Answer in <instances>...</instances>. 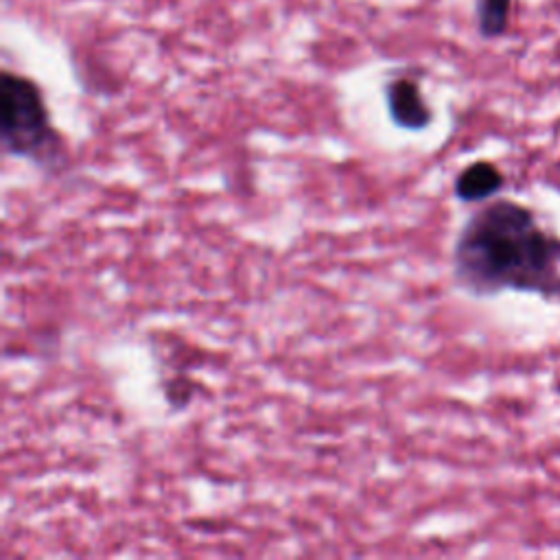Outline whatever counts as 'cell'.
Wrapping results in <instances>:
<instances>
[{"mask_svg":"<svg viewBox=\"0 0 560 560\" xmlns=\"http://www.w3.org/2000/svg\"><path fill=\"white\" fill-rule=\"evenodd\" d=\"M0 142L7 155L48 168L63 155L61 136L50 122L39 85L11 70L0 77Z\"/></svg>","mask_w":560,"mask_h":560,"instance_id":"obj_2","label":"cell"},{"mask_svg":"<svg viewBox=\"0 0 560 560\" xmlns=\"http://www.w3.org/2000/svg\"><path fill=\"white\" fill-rule=\"evenodd\" d=\"M453 278L475 298L518 291L560 300V238L527 206L490 199L457 232Z\"/></svg>","mask_w":560,"mask_h":560,"instance_id":"obj_1","label":"cell"},{"mask_svg":"<svg viewBox=\"0 0 560 560\" xmlns=\"http://www.w3.org/2000/svg\"><path fill=\"white\" fill-rule=\"evenodd\" d=\"M503 186L505 177L494 162L475 160L457 173L453 182V192L464 203H481L492 199Z\"/></svg>","mask_w":560,"mask_h":560,"instance_id":"obj_4","label":"cell"},{"mask_svg":"<svg viewBox=\"0 0 560 560\" xmlns=\"http://www.w3.org/2000/svg\"><path fill=\"white\" fill-rule=\"evenodd\" d=\"M514 0H477V26L483 37H499L505 33Z\"/></svg>","mask_w":560,"mask_h":560,"instance_id":"obj_5","label":"cell"},{"mask_svg":"<svg viewBox=\"0 0 560 560\" xmlns=\"http://www.w3.org/2000/svg\"><path fill=\"white\" fill-rule=\"evenodd\" d=\"M164 396L173 407H186L192 398V383L186 378H173L164 385Z\"/></svg>","mask_w":560,"mask_h":560,"instance_id":"obj_6","label":"cell"},{"mask_svg":"<svg viewBox=\"0 0 560 560\" xmlns=\"http://www.w3.org/2000/svg\"><path fill=\"white\" fill-rule=\"evenodd\" d=\"M385 101L387 114L396 127H402L407 131H420L427 129L433 120V112L424 101L418 83L407 77H398L387 83Z\"/></svg>","mask_w":560,"mask_h":560,"instance_id":"obj_3","label":"cell"}]
</instances>
